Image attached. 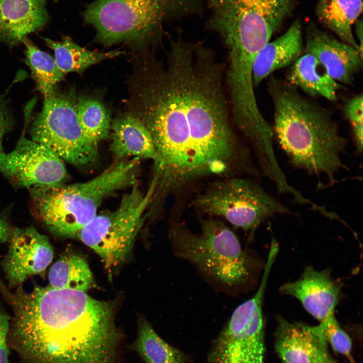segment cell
Masks as SVG:
<instances>
[{"label": "cell", "instance_id": "24", "mask_svg": "<svg viewBox=\"0 0 363 363\" xmlns=\"http://www.w3.org/2000/svg\"><path fill=\"white\" fill-rule=\"evenodd\" d=\"M22 42L25 47L26 62L37 89L46 97L56 90V85L66 74L59 69L54 57L40 49L30 39L25 37Z\"/></svg>", "mask_w": 363, "mask_h": 363}, {"label": "cell", "instance_id": "28", "mask_svg": "<svg viewBox=\"0 0 363 363\" xmlns=\"http://www.w3.org/2000/svg\"><path fill=\"white\" fill-rule=\"evenodd\" d=\"M10 320L9 316L0 307V363H9L7 336Z\"/></svg>", "mask_w": 363, "mask_h": 363}, {"label": "cell", "instance_id": "27", "mask_svg": "<svg viewBox=\"0 0 363 363\" xmlns=\"http://www.w3.org/2000/svg\"><path fill=\"white\" fill-rule=\"evenodd\" d=\"M362 94L347 99L343 106L345 117L349 122L357 149L361 152L363 147V100Z\"/></svg>", "mask_w": 363, "mask_h": 363}, {"label": "cell", "instance_id": "25", "mask_svg": "<svg viewBox=\"0 0 363 363\" xmlns=\"http://www.w3.org/2000/svg\"><path fill=\"white\" fill-rule=\"evenodd\" d=\"M77 117L86 136L98 145L108 137L111 116L108 108L99 99L88 96L78 98Z\"/></svg>", "mask_w": 363, "mask_h": 363}, {"label": "cell", "instance_id": "11", "mask_svg": "<svg viewBox=\"0 0 363 363\" xmlns=\"http://www.w3.org/2000/svg\"><path fill=\"white\" fill-rule=\"evenodd\" d=\"M33 107L32 104L26 106L24 133L16 147L10 152L0 153V172L17 187L28 190L62 186L67 178L64 160L44 145L25 137Z\"/></svg>", "mask_w": 363, "mask_h": 363}, {"label": "cell", "instance_id": "10", "mask_svg": "<svg viewBox=\"0 0 363 363\" xmlns=\"http://www.w3.org/2000/svg\"><path fill=\"white\" fill-rule=\"evenodd\" d=\"M266 286L236 308L212 342L207 363H264L262 304Z\"/></svg>", "mask_w": 363, "mask_h": 363}, {"label": "cell", "instance_id": "17", "mask_svg": "<svg viewBox=\"0 0 363 363\" xmlns=\"http://www.w3.org/2000/svg\"><path fill=\"white\" fill-rule=\"evenodd\" d=\"M304 49L301 25L296 20L284 33L269 41L257 54L253 68L254 87L273 72L290 66L302 54Z\"/></svg>", "mask_w": 363, "mask_h": 363}, {"label": "cell", "instance_id": "3", "mask_svg": "<svg viewBox=\"0 0 363 363\" xmlns=\"http://www.w3.org/2000/svg\"><path fill=\"white\" fill-rule=\"evenodd\" d=\"M139 159L123 160L83 183L29 189L32 211L52 234L72 237L97 214L105 198L136 184Z\"/></svg>", "mask_w": 363, "mask_h": 363}, {"label": "cell", "instance_id": "7", "mask_svg": "<svg viewBox=\"0 0 363 363\" xmlns=\"http://www.w3.org/2000/svg\"><path fill=\"white\" fill-rule=\"evenodd\" d=\"M155 188L153 180L145 193L134 185L116 210L97 215L78 233L79 239L102 258L108 269L117 266L129 254L146 219Z\"/></svg>", "mask_w": 363, "mask_h": 363}, {"label": "cell", "instance_id": "14", "mask_svg": "<svg viewBox=\"0 0 363 363\" xmlns=\"http://www.w3.org/2000/svg\"><path fill=\"white\" fill-rule=\"evenodd\" d=\"M304 48L341 85H351L362 67V57L357 49L314 23H310L307 28Z\"/></svg>", "mask_w": 363, "mask_h": 363}, {"label": "cell", "instance_id": "31", "mask_svg": "<svg viewBox=\"0 0 363 363\" xmlns=\"http://www.w3.org/2000/svg\"><path fill=\"white\" fill-rule=\"evenodd\" d=\"M355 32L356 38V41L359 47L360 50L362 52V20L358 19L354 23Z\"/></svg>", "mask_w": 363, "mask_h": 363}, {"label": "cell", "instance_id": "32", "mask_svg": "<svg viewBox=\"0 0 363 363\" xmlns=\"http://www.w3.org/2000/svg\"><path fill=\"white\" fill-rule=\"evenodd\" d=\"M350 363H355L354 360L352 359L351 360H349Z\"/></svg>", "mask_w": 363, "mask_h": 363}, {"label": "cell", "instance_id": "30", "mask_svg": "<svg viewBox=\"0 0 363 363\" xmlns=\"http://www.w3.org/2000/svg\"><path fill=\"white\" fill-rule=\"evenodd\" d=\"M12 230L8 222L0 218V243L9 239Z\"/></svg>", "mask_w": 363, "mask_h": 363}, {"label": "cell", "instance_id": "26", "mask_svg": "<svg viewBox=\"0 0 363 363\" xmlns=\"http://www.w3.org/2000/svg\"><path fill=\"white\" fill-rule=\"evenodd\" d=\"M320 324L323 325L327 342L330 344L334 350L344 355L349 360L352 359L351 339L342 328L334 314Z\"/></svg>", "mask_w": 363, "mask_h": 363}, {"label": "cell", "instance_id": "15", "mask_svg": "<svg viewBox=\"0 0 363 363\" xmlns=\"http://www.w3.org/2000/svg\"><path fill=\"white\" fill-rule=\"evenodd\" d=\"M279 291L297 299L320 323L334 314L341 287L332 279L330 270H317L307 266L297 280L284 283Z\"/></svg>", "mask_w": 363, "mask_h": 363}, {"label": "cell", "instance_id": "22", "mask_svg": "<svg viewBox=\"0 0 363 363\" xmlns=\"http://www.w3.org/2000/svg\"><path fill=\"white\" fill-rule=\"evenodd\" d=\"M49 285L86 292L93 284L92 273L85 259L77 255L62 256L51 267Z\"/></svg>", "mask_w": 363, "mask_h": 363}, {"label": "cell", "instance_id": "5", "mask_svg": "<svg viewBox=\"0 0 363 363\" xmlns=\"http://www.w3.org/2000/svg\"><path fill=\"white\" fill-rule=\"evenodd\" d=\"M169 237L175 255L193 264L210 282L226 290H238L250 278V257L221 221L203 220L197 233L181 223H174Z\"/></svg>", "mask_w": 363, "mask_h": 363}, {"label": "cell", "instance_id": "1", "mask_svg": "<svg viewBox=\"0 0 363 363\" xmlns=\"http://www.w3.org/2000/svg\"><path fill=\"white\" fill-rule=\"evenodd\" d=\"M1 288L14 314L16 347L29 363H115L119 336L109 302L50 285Z\"/></svg>", "mask_w": 363, "mask_h": 363}, {"label": "cell", "instance_id": "4", "mask_svg": "<svg viewBox=\"0 0 363 363\" xmlns=\"http://www.w3.org/2000/svg\"><path fill=\"white\" fill-rule=\"evenodd\" d=\"M202 9L203 0H93L82 17L104 46L124 43L142 50L161 41L166 22Z\"/></svg>", "mask_w": 363, "mask_h": 363}, {"label": "cell", "instance_id": "19", "mask_svg": "<svg viewBox=\"0 0 363 363\" xmlns=\"http://www.w3.org/2000/svg\"><path fill=\"white\" fill-rule=\"evenodd\" d=\"M286 81L310 97L320 96L331 101L337 100V92L342 88L323 65L308 52L300 55L290 66Z\"/></svg>", "mask_w": 363, "mask_h": 363}, {"label": "cell", "instance_id": "8", "mask_svg": "<svg viewBox=\"0 0 363 363\" xmlns=\"http://www.w3.org/2000/svg\"><path fill=\"white\" fill-rule=\"evenodd\" d=\"M193 205L202 214L222 217L233 226L251 232L268 218L289 212L257 182L236 176L214 183L195 198Z\"/></svg>", "mask_w": 363, "mask_h": 363}, {"label": "cell", "instance_id": "13", "mask_svg": "<svg viewBox=\"0 0 363 363\" xmlns=\"http://www.w3.org/2000/svg\"><path fill=\"white\" fill-rule=\"evenodd\" d=\"M275 349L283 363H338L328 350L323 325L277 319Z\"/></svg>", "mask_w": 363, "mask_h": 363}, {"label": "cell", "instance_id": "29", "mask_svg": "<svg viewBox=\"0 0 363 363\" xmlns=\"http://www.w3.org/2000/svg\"><path fill=\"white\" fill-rule=\"evenodd\" d=\"M12 124V114L4 99L0 96V153L2 151V142L5 134Z\"/></svg>", "mask_w": 363, "mask_h": 363}, {"label": "cell", "instance_id": "16", "mask_svg": "<svg viewBox=\"0 0 363 363\" xmlns=\"http://www.w3.org/2000/svg\"><path fill=\"white\" fill-rule=\"evenodd\" d=\"M46 0H0V40L9 45L42 28L49 20Z\"/></svg>", "mask_w": 363, "mask_h": 363}, {"label": "cell", "instance_id": "6", "mask_svg": "<svg viewBox=\"0 0 363 363\" xmlns=\"http://www.w3.org/2000/svg\"><path fill=\"white\" fill-rule=\"evenodd\" d=\"M44 98L42 110L30 127L31 139L73 165H92L97 160L98 145L86 136L80 126L75 89L55 90Z\"/></svg>", "mask_w": 363, "mask_h": 363}, {"label": "cell", "instance_id": "18", "mask_svg": "<svg viewBox=\"0 0 363 363\" xmlns=\"http://www.w3.org/2000/svg\"><path fill=\"white\" fill-rule=\"evenodd\" d=\"M110 150L120 159L129 157L154 160L155 150L151 136L144 125L131 113L116 117L112 124Z\"/></svg>", "mask_w": 363, "mask_h": 363}, {"label": "cell", "instance_id": "33", "mask_svg": "<svg viewBox=\"0 0 363 363\" xmlns=\"http://www.w3.org/2000/svg\"><path fill=\"white\" fill-rule=\"evenodd\" d=\"M283 363V362H282Z\"/></svg>", "mask_w": 363, "mask_h": 363}, {"label": "cell", "instance_id": "23", "mask_svg": "<svg viewBox=\"0 0 363 363\" xmlns=\"http://www.w3.org/2000/svg\"><path fill=\"white\" fill-rule=\"evenodd\" d=\"M134 347L146 363H186L189 357L169 344L146 320L140 323Z\"/></svg>", "mask_w": 363, "mask_h": 363}, {"label": "cell", "instance_id": "2", "mask_svg": "<svg viewBox=\"0 0 363 363\" xmlns=\"http://www.w3.org/2000/svg\"><path fill=\"white\" fill-rule=\"evenodd\" d=\"M268 91L274 109V136L292 164L334 182L335 174L345 167L341 156L347 141L331 111L273 76Z\"/></svg>", "mask_w": 363, "mask_h": 363}, {"label": "cell", "instance_id": "9", "mask_svg": "<svg viewBox=\"0 0 363 363\" xmlns=\"http://www.w3.org/2000/svg\"><path fill=\"white\" fill-rule=\"evenodd\" d=\"M208 27L223 42L252 40L266 44L291 15L296 0H207Z\"/></svg>", "mask_w": 363, "mask_h": 363}, {"label": "cell", "instance_id": "12", "mask_svg": "<svg viewBox=\"0 0 363 363\" xmlns=\"http://www.w3.org/2000/svg\"><path fill=\"white\" fill-rule=\"evenodd\" d=\"M9 239L3 268L10 286L14 287L42 273L53 259V250L47 236L33 226L15 228Z\"/></svg>", "mask_w": 363, "mask_h": 363}, {"label": "cell", "instance_id": "21", "mask_svg": "<svg viewBox=\"0 0 363 363\" xmlns=\"http://www.w3.org/2000/svg\"><path fill=\"white\" fill-rule=\"evenodd\" d=\"M43 39L46 45L53 50L56 64L65 74L71 72L81 74L95 64L125 52L118 50L105 52L91 51L79 46L68 36L60 41L47 38Z\"/></svg>", "mask_w": 363, "mask_h": 363}, {"label": "cell", "instance_id": "20", "mask_svg": "<svg viewBox=\"0 0 363 363\" xmlns=\"http://www.w3.org/2000/svg\"><path fill=\"white\" fill-rule=\"evenodd\" d=\"M362 11V0H318L315 10L320 23L354 47L362 57L352 31Z\"/></svg>", "mask_w": 363, "mask_h": 363}]
</instances>
